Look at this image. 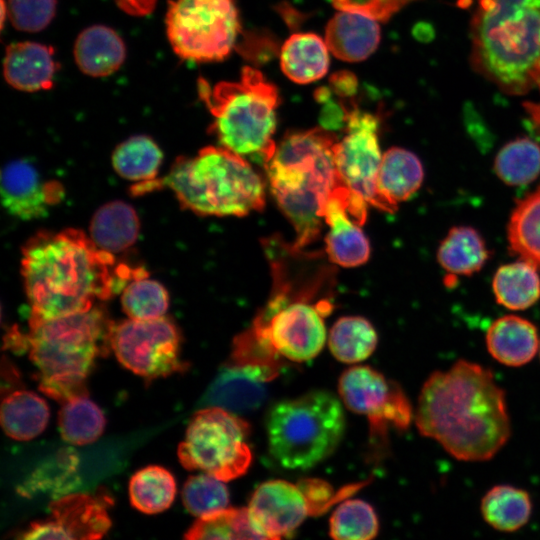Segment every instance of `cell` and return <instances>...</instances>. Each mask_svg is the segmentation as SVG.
I'll list each match as a JSON object with an SVG mask.
<instances>
[{
	"label": "cell",
	"mask_w": 540,
	"mask_h": 540,
	"mask_svg": "<svg viewBox=\"0 0 540 540\" xmlns=\"http://www.w3.org/2000/svg\"><path fill=\"white\" fill-rule=\"evenodd\" d=\"M415 423L421 435L461 461L491 459L511 434L503 389L489 369L464 359L426 379Z\"/></svg>",
	"instance_id": "1"
},
{
	"label": "cell",
	"mask_w": 540,
	"mask_h": 540,
	"mask_svg": "<svg viewBox=\"0 0 540 540\" xmlns=\"http://www.w3.org/2000/svg\"><path fill=\"white\" fill-rule=\"evenodd\" d=\"M21 273L30 318L51 319L86 312L107 300L141 268L116 266L112 253L98 248L77 229L39 232L22 249Z\"/></svg>",
	"instance_id": "2"
},
{
	"label": "cell",
	"mask_w": 540,
	"mask_h": 540,
	"mask_svg": "<svg viewBox=\"0 0 540 540\" xmlns=\"http://www.w3.org/2000/svg\"><path fill=\"white\" fill-rule=\"evenodd\" d=\"M337 139L324 128L287 134L264 165L271 192L302 249L320 234L324 208L341 184L334 157Z\"/></svg>",
	"instance_id": "3"
},
{
	"label": "cell",
	"mask_w": 540,
	"mask_h": 540,
	"mask_svg": "<svg viewBox=\"0 0 540 540\" xmlns=\"http://www.w3.org/2000/svg\"><path fill=\"white\" fill-rule=\"evenodd\" d=\"M472 61L505 92L540 88V0H480L472 21Z\"/></svg>",
	"instance_id": "4"
},
{
	"label": "cell",
	"mask_w": 540,
	"mask_h": 540,
	"mask_svg": "<svg viewBox=\"0 0 540 540\" xmlns=\"http://www.w3.org/2000/svg\"><path fill=\"white\" fill-rule=\"evenodd\" d=\"M114 323L103 309L51 319L29 318L27 345L38 369L39 389L60 402L87 395L95 359L108 354Z\"/></svg>",
	"instance_id": "5"
},
{
	"label": "cell",
	"mask_w": 540,
	"mask_h": 540,
	"mask_svg": "<svg viewBox=\"0 0 540 540\" xmlns=\"http://www.w3.org/2000/svg\"><path fill=\"white\" fill-rule=\"evenodd\" d=\"M161 182L183 208L199 215L243 216L265 204L261 177L245 157L223 146L179 157Z\"/></svg>",
	"instance_id": "6"
},
{
	"label": "cell",
	"mask_w": 540,
	"mask_h": 540,
	"mask_svg": "<svg viewBox=\"0 0 540 540\" xmlns=\"http://www.w3.org/2000/svg\"><path fill=\"white\" fill-rule=\"evenodd\" d=\"M199 95L213 115L212 131L220 144L264 165L276 150L277 88L252 67H244L237 82H220L211 87L198 82Z\"/></svg>",
	"instance_id": "7"
},
{
	"label": "cell",
	"mask_w": 540,
	"mask_h": 540,
	"mask_svg": "<svg viewBox=\"0 0 540 540\" xmlns=\"http://www.w3.org/2000/svg\"><path fill=\"white\" fill-rule=\"evenodd\" d=\"M344 430L342 405L326 390L281 400L266 418L269 453L287 469H308L326 459L340 443Z\"/></svg>",
	"instance_id": "8"
},
{
	"label": "cell",
	"mask_w": 540,
	"mask_h": 540,
	"mask_svg": "<svg viewBox=\"0 0 540 540\" xmlns=\"http://www.w3.org/2000/svg\"><path fill=\"white\" fill-rule=\"evenodd\" d=\"M274 279L271 299L245 333L272 356L296 362L310 360L324 347L326 328L322 311L328 310V306L323 307L324 301L312 304L306 296L308 289L292 295L279 269L278 274L274 272Z\"/></svg>",
	"instance_id": "9"
},
{
	"label": "cell",
	"mask_w": 540,
	"mask_h": 540,
	"mask_svg": "<svg viewBox=\"0 0 540 540\" xmlns=\"http://www.w3.org/2000/svg\"><path fill=\"white\" fill-rule=\"evenodd\" d=\"M249 432V424L234 413L203 407L193 415L178 446L179 461L188 470L231 481L245 474L252 461Z\"/></svg>",
	"instance_id": "10"
},
{
	"label": "cell",
	"mask_w": 540,
	"mask_h": 540,
	"mask_svg": "<svg viewBox=\"0 0 540 540\" xmlns=\"http://www.w3.org/2000/svg\"><path fill=\"white\" fill-rule=\"evenodd\" d=\"M166 27L177 55L202 62L221 60L230 53L239 23L232 0H174Z\"/></svg>",
	"instance_id": "11"
},
{
	"label": "cell",
	"mask_w": 540,
	"mask_h": 540,
	"mask_svg": "<svg viewBox=\"0 0 540 540\" xmlns=\"http://www.w3.org/2000/svg\"><path fill=\"white\" fill-rule=\"evenodd\" d=\"M180 332L164 316L155 319H127L114 324L111 348L118 361L146 379L184 371L180 359Z\"/></svg>",
	"instance_id": "12"
},
{
	"label": "cell",
	"mask_w": 540,
	"mask_h": 540,
	"mask_svg": "<svg viewBox=\"0 0 540 540\" xmlns=\"http://www.w3.org/2000/svg\"><path fill=\"white\" fill-rule=\"evenodd\" d=\"M345 406L369 420L370 436L386 437L389 426L404 430L412 419V407L402 389L369 366L345 370L338 384Z\"/></svg>",
	"instance_id": "13"
},
{
	"label": "cell",
	"mask_w": 540,
	"mask_h": 540,
	"mask_svg": "<svg viewBox=\"0 0 540 540\" xmlns=\"http://www.w3.org/2000/svg\"><path fill=\"white\" fill-rule=\"evenodd\" d=\"M347 132L337 141L335 164L342 182L368 205L384 211L377 190V175L382 154L377 138L375 116L357 108L345 109Z\"/></svg>",
	"instance_id": "14"
},
{
	"label": "cell",
	"mask_w": 540,
	"mask_h": 540,
	"mask_svg": "<svg viewBox=\"0 0 540 540\" xmlns=\"http://www.w3.org/2000/svg\"><path fill=\"white\" fill-rule=\"evenodd\" d=\"M248 510L263 539H280L293 533L308 516L324 510L307 494L300 482L270 480L259 485Z\"/></svg>",
	"instance_id": "15"
},
{
	"label": "cell",
	"mask_w": 540,
	"mask_h": 540,
	"mask_svg": "<svg viewBox=\"0 0 540 540\" xmlns=\"http://www.w3.org/2000/svg\"><path fill=\"white\" fill-rule=\"evenodd\" d=\"M106 502H110L106 496L66 495L50 503L47 519L32 522L18 537L26 540L102 538L111 527Z\"/></svg>",
	"instance_id": "16"
},
{
	"label": "cell",
	"mask_w": 540,
	"mask_h": 540,
	"mask_svg": "<svg viewBox=\"0 0 540 540\" xmlns=\"http://www.w3.org/2000/svg\"><path fill=\"white\" fill-rule=\"evenodd\" d=\"M367 202L345 184L328 198L324 221L329 227L325 247L329 260L342 267L364 264L370 256V244L361 229L367 216Z\"/></svg>",
	"instance_id": "17"
},
{
	"label": "cell",
	"mask_w": 540,
	"mask_h": 540,
	"mask_svg": "<svg viewBox=\"0 0 540 540\" xmlns=\"http://www.w3.org/2000/svg\"><path fill=\"white\" fill-rule=\"evenodd\" d=\"M279 368L227 363L208 386L201 399L203 407L216 406L232 413L258 409L267 397V383Z\"/></svg>",
	"instance_id": "18"
},
{
	"label": "cell",
	"mask_w": 540,
	"mask_h": 540,
	"mask_svg": "<svg viewBox=\"0 0 540 540\" xmlns=\"http://www.w3.org/2000/svg\"><path fill=\"white\" fill-rule=\"evenodd\" d=\"M63 189L57 182H43L25 160L6 164L1 172V199L6 210L23 220L40 218L59 202Z\"/></svg>",
	"instance_id": "19"
},
{
	"label": "cell",
	"mask_w": 540,
	"mask_h": 540,
	"mask_svg": "<svg viewBox=\"0 0 540 540\" xmlns=\"http://www.w3.org/2000/svg\"><path fill=\"white\" fill-rule=\"evenodd\" d=\"M379 41L380 28L376 20L352 11L335 14L325 31L330 52L347 62L365 60L376 50Z\"/></svg>",
	"instance_id": "20"
},
{
	"label": "cell",
	"mask_w": 540,
	"mask_h": 540,
	"mask_svg": "<svg viewBox=\"0 0 540 540\" xmlns=\"http://www.w3.org/2000/svg\"><path fill=\"white\" fill-rule=\"evenodd\" d=\"M53 49L35 42L13 43L6 48L4 77L14 88L34 92L53 85L56 63Z\"/></svg>",
	"instance_id": "21"
},
{
	"label": "cell",
	"mask_w": 540,
	"mask_h": 540,
	"mask_svg": "<svg viewBox=\"0 0 540 540\" xmlns=\"http://www.w3.org/2000/svg\"><path fill=\"white\" fill-rule=\"evenodd\" d=\"M486 347L499 363L519 367L529 363L539 351L535 325L516 315L496 319L487 329Z\"/></svg>",
	"instance_id": "22"
},
{
	"label": "cell",
	"mask_w": 540,
	"mask_h": 540,
	"mask_svg": "<svg viewBox=\"0 0 540 540\" xmlns=\"http://www.w3.org/2000/svg\"><path fill=\"white\" fill-rule=\"evenodd\" d=\"M424 170L419 158L403 148H390L383 155L377 175V190L384 211L394 212L421 187Z\"/></svg>",
	"instance_id": "23"
},
{
	"label": "cell",
	"mask_w": 540,
	"mask_h": 540,
	"mask_svg": "<svg viewBox=\"0 0 540 540\" xmlns=\"http://www.w3.org/2000/svg\"><path fill=\"white\" fill-rule=\"evenodd\" d=\"M75 61L82 72L94 77L115 72L125 59V46L119 35L105 26H93L78 36Z\"/></svg>",
	"instance_id": "24"
},
{
	"label": "cell",
	"mask_w": 540,
	"mask_h": 540,
	"mask_svg": "<svg viewBox=\"0 0 540 540\" xmlns=\"http://www.w3.org/2000/svg\"><path fill=\"white\" fill-rule=\"evenodd\" d=\"M326 42L314 33H296L281 48L280 64L293 82L307 84L328 71L329 55Z\"/></svg>",
	"instance_id": "25"
},
{
	"label": "cell",
	"mask_w": 540,
	"mask_h": 540,
	"mask_svg": "<svg viewBox=\"0 0 540 540\" xmlns=\"http://www.w3.org/2000/svg\"><path fill=\"white\" fill-rule=\"evenodd\" d=\"M136 211L127 203L113 201L100 207L90 223V238L107 252L118 253L131 247L139 234Z\"/></svg>",
	"instance_id": "26"
},
{
	"label": "cell",
	"mask_w": 540,
	"mask_h": 540,
	"mask_svg": "<svg viewBox=\"0 0 540 540\" xmlns=\"http://www.w3.org/2000/svg\"><path fill=\"white\" fill-rule=\"evenodd\" d=\"M163 154L157 144L144 135L133 136L116 147L112 165L124 179L137 182L135 194L148 192L156 181Z\"/></svg>",
	"instance_id": "27"
},
{
	"label": "cell",
	"mask_w": 540,
	"mask_h": 540,
	"mask_svg": "<svg viewBox=\"0 0 540 540\" xmlns=\"http://www.w3.org/2000/svg\"><path fill=\"white\" fill-rule=\"evenodd\" d=\"M490 252L480 233L468 226H456L441 241L437 260L452 276H470L489 259Z\"/></svg>",
	"instance_id": "28"
},
{
	"label": "cell",
	"mask_w": 540,
	"mask_h": 540,
	"mask_svg": "<svg viewBox=\"0 0 540 540\" xmlns=\"http://www.w3.org/2000/svg\"><path fill=\"white\" fill-rule=\"evenodd\" d=\"M0 417L7 436L26 441L35 438L46 428L49 408L37 394L16 390L3 398Z\"/></svg>",
	"instance_id": "29"
},
{
	"label": "cell",
	"mask_w": 540,
	"mask_h": 540,
	"mask_svg": "<svg viewBox=\"0 0 540 540\" xmlns=\"http://www.w3.org/2000/svg\"><path fill=\"white\" fill-rule=\"evenodd\" d=\"M538 267L520 259L496 271L492 288L496 301L510 310H525L540 298Z\"/></svg>",
	"instance_id": "30"
},
{
	"label": "cell",
	"mask_w": 540,
	"mask_h": 540,
	"mask_svg": "<svg viewBox=\"0 0 540 540\" xmlns=\"http://www.w3.org/2000/svg\"><path fill=\"white\" fill-rule=\"evenodd\" d=\"M480 510L491 527L502 532H514L530 519L532 501L527 491L511 485H496L483 496Z\"/></svg>",
	"instance_id": "31"
},
{
	"label": "cell",
	"mask_w": 540,
	"mask_h": 540,
	"mask_svg": "<svg viewBox=\"0 0 540 540\" xmlns=\"http://www.w3.org/2000/svg\"><path fill=\"white\" fill-rule=\"evenodd\" d=\"M507 237L514 254L540 267V185L514 208Z\"/></svg>",
	"instance_id": "32"
},
{
	"label": "cell",
	"mask_w": 540,
	"mask_h": 540,
	"mask_svg": "<svg viewBox=\"0 0 540 540\" xmlns=\"http://www.w3.org/2000/svg\"><path fill=\"white\" fill-rule=\"evenodd\" d=\"M328 345L337 360L349 364L359 363L375 350L377 333L365 318L342 317L332 326Z\"/></svg>",
	"instance_id": "33"
},
{
	"label": "cell",
	"mask_w": 540,
	"mask_h": 540,
	"mask_svg": "<svg viewBox=\"0 0 540 540\" xmlns=\"http://www.w3.org/2000/svg\"><path fill=\"white\" fill-rule=\"evenodd\" d=\"M175 494V479L161 466L144 467L138 470L129 482L131 505L146 514L160 513L169 508Z\"/></svg>",
	"instance_id": "34"
},
{
	"label": "cell",
	"mask_w": 540,
	"mask_h": 540,
	"mask_svg": "<svg viewBox=\"0 0 540 540\" xmlns=\"http://www.w3.org/2000/svg\"><path fill=\"white\" fill-rule=\"evenodd\" d=\"M185 539H263L255 529L248 508H223L200 516L186 531Z\"/></svg>",
	"instance_id": "35"
},
{
	"label": "cell",
	"mask_w": 540,
	"mask_h": 540,
	"mask_svg": "<svg viewBox=\"0 0 540 540\" xmlns=\"http://www.w3.org/2000/svg\"><path fill=\"white\" fill-rule=\"evenodd\" d=\"M58 424L65 441L84 445L94 442L101 436L105 427V417L87 395H80L62 403Z\"/></svg>",
	"instance_id": "36"
},
{
	"label": "cell",
	"mask_w": 540,
	"mask_h": 540,
	"mask_svg": "<svg viewBox=\"0 0 540 540\" xmlns=\"http://www.w3.org/2000/svg\"><path fill=\"white\" fill-rule=\"evenodd\" d=\"M494 170L507 185L531 183L540 174V146L528 137L508 142L497 153Z\"/></svg>",
	"instance_id": "37"
},
{
	"label": "cell",
	"mask_w": 540,
	"mask_h": 540,
	"mask_svg": "<svg viewBox=\"0 0 540 540\" xmlns=\"http://www.w3.org/2000/svg\"><path fill=\"white\" fill-rule=\"evenodd\" d=\"M121 305L131 319L146 320L164 316L168 309V292L147 274L129 281L122 290Z\"/></svg>",
	"instance_id": "38"
},
{
	"label": "cell",
	"mask_w": 540,
	"mask_h": 540,
	"mask_svg": "<svg viewBox=\"0 0 540 540\" xmlns=\"http://www.w3.org/2000/svg\"><path fill=\"white\" fill-rule=\"evenodd\" d=\"M378 518L371 505L363 500L342 502L330 518L329 534L337 540H369L376 537Z\"/></svg>",
	"instance_id": "39"
},
{
	"label": "cell",
	"mask_w": 540,
	"mask_h": 540,
	"mask_svg": "<svg viewBox=\"0 0 540 540\" xmlns=\"http://www.w3.org/2000/svg\"><path fill=\"white\" fill-rule=\"evenodd\" d=\"M223 482L207 473L190 476L182 490L185 508L198 517L226 508L229 492Z\"/></svg>",
	"instance_id": "40"
},
{
	"label": "cell",
	"mask_w": 540,
	"mask_h": 540,
	"mask_svg": "<svg viewBox=\"0 0 540 540\" xmlns=\"http://www.w3.org/2000/svg\"><path fill=\"white\" fill-rule=\"evenodd\" d=\"M7 10L15 28L36 32L44 29L53 19L56 0H8Z\"/></svg>",
	"instance_id": "41"
},
{
	"label": "cell",
	"mask_w": 540,
	"mask_h": 540,
	"mask_svg": "<svg viewBox=\"0 0 540 540\" xmlns=\"http://www.w3.org/2000/svg\"><path fill=\"white\" fill-rule=\"evenodd\" d=\"M415 0H332L335 8L352 11L379 21L388 20L403 6Z\"/></svg>",
	"instance_id": "42"
},
{
	"label": "cell",
	"mask_w": 540,
	"mask_h": 540,
	"mask_svg": "<svg viewBox=\"0 0 540 540\" xmlns=\"http://www.w3.org/2000/svg\"><path fill=\"white\" fill-rule=\"evenodd\" d=\"M331 85L337 94L350 96L355 92L357 82L353 74L344 71L332 76Z\"/></svg>",
	"instance_id": "43"
},
{
	"label": "cell",
	"mask_w": 540,
	"mask_h": 540,
	"mask_svg": "<svg viewBox=\"0 0 540 540\" xmlns=\"http://www.w3.org/2000/svg\"><path fill=\"white\" fill-rule=\"evenodd\" d=\"M125 12L135 15L143 16L152 12L155 7L156 0H115Z\"/></svg>",
	"instance_id": "44"
},
{
	"label": "cell",
	"mask_w": 540,
	"mask_h": 540,
	"mask_svg": "<svg viewBox=\"0 0 540 540\" xmlns=\"http://www.w3.org/2000/svg\"><path fill=\"white\" fill-rule=\"evenodd\" d=\"M539 355H540V346H539Z\"/></svg>",
	"instance_id": "45"
}]
</instances>
